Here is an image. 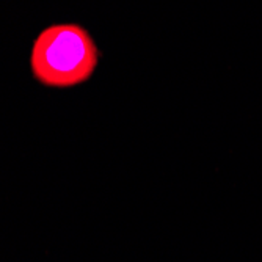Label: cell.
Returning <instances> with one entry per match:
<instances>
[{
  "instance_id": "6da1fadb",
  "label": "cell",
  "mask_w": 262,
  "mask_h": 262,
  "mask_svg": "<svg viewBox=\"0 0 262 262\" xmlns=\"http://www.w3.org/2000/svg\"><path fill=\"white\" fill-rule=\"evenodd\" d=\"M99 61V51L90 33L76 24L47 27L35 39L32 73L46 86L68 88L86 82Z\"/></svg>"
}]
</instances>
